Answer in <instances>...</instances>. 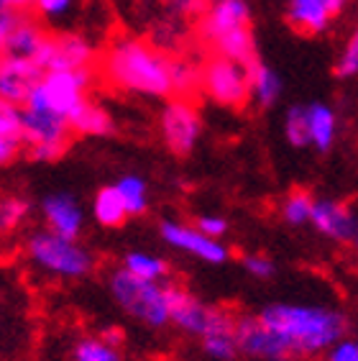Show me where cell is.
Instances as JSON below:
<instances>
[{
  "instance_id": "e575fe53",
  "label": "cell",
  "mask_w": 358,
  "mask_h": 361,
  "mask_svg": "<svg viewBox=\"0 0 358 361\" xmlns=\"http://www.w3.org/2000/svg\"><path fill=\"white\" fill-rule=\"evenodd\" d=\"M243 267H246L248 274H254L259 279H268L276 271L274 262L268 257H261V254H248V257H243Z\"/></svg>"
},
{
  "instance_id": "836d02e7",
  "label": "cell",
  "mask_w": 358,
  "mask_h": 361,
  "mask_svg": "<svg viewBox=\"0 0 358 361\" xmlns=\"http://www.w3.org/2000/svg\"><path fill=\"white\" fill-rule=\"evenodd\" d=\"M195 228L202 231L205 236L218 238V241H221V238L228 233V221L221 216H197L195 218Z\"/></svg>"
},
{
  "instance_id": "f35d334b",
  "label": "cell",
  "mask_w": 358,
  "mask_h": 361,
  "mask_svg": "<svg viewBox=\"0 0 358 361\" xmlns=\"http://www.w3.org/2000/svg\"><path fill=\"white\" fill-rule=\"evenodd\" d=\"M21 141L16 139H6V136H0V167H8L11 161L18 157V152H21Z\"/></svg>"
},
{
  "instance_id": "484cf974",
  "label": "cell",
  "mask_w": 358,
  "mask_h": 361,
  "mask_svg": "<svg viewBox=\"0 0 358 361\" xmlns=\"http://www.w3.org/2000/svg\"><path fill=\"white\" fill-rule=\"evenodd\" d=\"M197 90H202V70L190 59H172V95L179 100H190Z\"/></svg>"
},
{
  "instance_id": "52a82bcc",
  "label": "cell",
  "mask_w": 358,
  "mask_h": 361,
  "mask_svg": "<svg viewBox=\"0 0 358 361\" xmlns=\"http://www.w3.org/2000/svg\"><path fill=\"white\" fill-rule=\"evenodd\" d=\"M92 70H72V72H47L39 87L34 90L26 105H39L59 116H72L80 105L87 100Z\"/></svg>"
},
{
  "instance_id": "f546056e",
  "label": "cell",
  "mask_w": 358,
  "mask_h": 361,
  "mask_svg": "<svg viewBox=\"0 0 358 361\" xmlns=\"http://www.w3.org/2000/svg\"><path fill=\"white\" fill-rule=\"evenodd\" d=\"M312 208H315V197L307 190H292L282 202V218L290 226H302L312 221Z\"/></svg>"
},
{
  "instance_id": "ba28073f",
  "label": "cell",
  "mask_w": 358,
  "mask_h": 361,
  "mask_svg": "<svg viewBox=\"0 0 358 361\" xmlns=\"http://www.w3.org/2000/svg\"><path fill=\"white\" fill-rule=\"evenodd\" d=\"M159 128H161V139H164L166 149L177 157H187L192 152L202 133V121L200 113L190 100H169L161 111L159 118Z\"/></svg>"
},
{
  "instance_id": "9c48e42d",
  "label": "cell",
  "mask_w": 358,
  "mask_h": 361,
  "mask_svg": "<svg viewBox=\"0 0 358 361\" xmlns=\"http://www.w3.org/2000/svg\"><path fill=\"white\" fill-rule=\"evenodd\" d=\"M95 51L90 42L80 34H49L42 51L34 62L44 72H72V70H92Z\"/></svg>"
},
{
  "instance_id": "8d00e7d4",
  "label": "cell",
  "mask_w": 358,
  "mask_h": 361,
  "mask_svg": "<svg viewBox=\"0 0 358 361\" xmlns=\"http://www.w3.org/2000/svg\"><path fill=\"white\" fill-rule=\"evenodd\" d=\"M18 16L21 13H13V11H8V8L0 6V59H3L8 51V39H11V31H13Z\"/></svg>"
},
{
  "instance_id": "d6a6232c",
  "label": "cell",
  "mask_w": 358,
  "mask_h": 361,
  "mask_svg": "<svg viewBox=\"0 0 358 361\" xmlns=\"http://www.w3.org/2000/svg\"><path fill=\"white\" fill-rule=\"evenodd\" d=\"M335 75L340 77V80L358 75V26L353 28L351 39H348V44H345V49H343V54H340V59H338Z\"/></svg>"
},
{
  "instance_id": "30bf717a",
  "label": "cell",
  "mask_w": 358,
  "mask_h": 361,
  "mask_svg": "<svg viewBox=\"0 0 358 361\" xmlns=\"http://www.w3.org/2000/svg\"><path fill=\"white\" fill-rule=\"evenodd\" d=\"M44 75L47 72L34 59L6 54L0 59V97L23 108L31 100L39 82L44 80Z\"/></svg>"
},
{
  "instance_id": "603a6c76",
  "label": "cell",
  "mask_w": 358,
  "mask_h": 361,
  "mask_svg": "<svg viewBox=\"0 0 358 361\" xmlns=\"http://www.w3.org/2000/svg\"><path fill=\"white\" fill-rule=\"evenodd\" d=\"M307 116H310V133L312 146L317 152H328L335 139V113L323 103L307 105Z\"/></svg>"
},
{
  "instance_id": "e0dca14e",
  "label": "cell",
  "mask_w": 358,
  "mask_h": 361,
  "mask_svg": "<svg viewBox=\"0 0 358 361\" xmlns=\"http://www.w3.org/2000/svg\"><path fill=\"white\" fill-rule=\"evenodd\" d=\"M166 300H169V318L174 326L187 336H197L207 328V320L213 307H207L202 300H197L190 290L179 285H166Z\"/></svg>"
},
{
  "instance_id": "7402d4cb",
  "label": "cell",
  "mask_w": 358,
  "mask_h": 361,
  "mask_svg": "<svg viewBox=\"0 0 358 361\" xmlns=\"http://www.w3.org/2000/svg\"><path fill=\"white\" fill-rule=\"evenodd\" d=\"M213 47L221 56L233 59V62L243 64V67H248V70H251L254 64H259V59H256V44H254V34H251V26L235 28V31H230V34L221 36Z\"/></svg>"
},
{
  "instance_id": "8fae6325",
  "label": "cell",
  "mask_w": 358,
  "mask_h": 361,
  "mask_svg": "<svg viewBox=\"0 0 358 361\" xmlns=\"http://www.w3.org/2000/svg\"><path fill=\"white\" fill-rule=\"evenodd\" d=\"M159 233L169 246L192 254V257L202 259L207 264H226L230 251L226 249V243H221L218 238L205 236L202 231H197L195 226H185L177 221H164L159 226Z\"/></svg>"
},
{
  "instance_id": "f1b7e54d",
  "label": "cell",
  "mask_w": 358,
  "mask_h": 361,
  "mask_svg": "<svg viewBox=\"0 0 358 361\" xmlns=\"http://www.w3.org/2000/svg\"><path fill=\"white\" fill-rule=\"evenodd\" d=\"M72 359L75 361H125L121 348L105 343L100 336H82L72 346Z\"/></svg>"
},
{
  "instance_id": "4316f807",
  "label": "cell",
  "mask_w": 358,
  "mask_h": 361,
  "mask_svg": "<svg viewBox=\"0 0 358 361\" xmlns=\"http://www.w3.org/2000/svg\"><path fill=\"white\" fill-rule=\"evenodd\" d=\"M31 216V202L23 195H0V236L13 233Z\"/></svg>"
},
{
  "instance_id": "74e56055",
  "label": "cell",
  "mask_w": 358,
  "mask_h": 361,
  "mask_svg": "<svg viewBox=\"0 0 358 361\" xmlns=\"http://www.w3.org/2000/svg\"><path fill=\"white\" fill-rule=\"evenodd\" d=\"M72 3H75V0H39L36 11H39L44 18H59V16H64L69 8H72Z\"/></svg>"
},
{
  "instance_id": "ab89813d",
  "label": "cell",
  "mask_w": 358,
  "mask_h": 361,
  "mask_svg": "<svg viewBox=\"0 0 358 361\" xmlns=\"http://www.w3.org/2000/svg\"><path fill=\"white\" fill-rule=\"evenodd\" d=\"M0 6L13 11V13H28V11H34L39 6V0H0Z\"/></svg>"
},
{
  "instance_id": "5b68a950",
  "label": "cell",
  "mask_w": 358,
  "mask_h": 361,
  "mask_svg": "<svg viewBox=\"0 0 358 361\" xmlns=\"http://www.w3.org/2000/svg\"><path fill=\"white\" fill-rule=\"evenodd\" d=\"M72 126L67 116L39 108V105H23L21 108V141L28 157L39 164L56 161L67 152L72 139Z\"/></svg>"
},
{
  "instance_id": "d4e9b609",
  "label": "cell",
  "mask_w": 358,
  "mask_h": 361,
  "mask_svg": "<svg viewBox=\"0 0 358 361\" xmlns=\"http://www.w3.org/2000/svg\"><path fill=\"white\" fill-rule=\"evenodd\" d=\"M251 90H254L259 105L268 108V105H274L279 100V95H282V80H279V75L271 67L259 62L251 67Z\"/></svg>"
},
{
  "instance_id": "d590c367",
  "label": "cell",
  "mask_w": 358,
  "mask_h": 361,
  "mask_svg": "<svg viewBox=\"0 0 358 361\" xmlns=\"http://www.w3.org/2000/svg\"><path fill=\"white\" fill-rule=\"evenodd\" d=\"M328 361H358V338H340L328 351Z\"/></svg>"
},
{
  "instance_id": "d6986e66",
  "label": "cell",
  "mask_w": 358,
  "mask_h": 361,
  "mask_svg": "<svg viewBox=\"0 0 358 361\" xmlns=\"http://www.w3.org/2000/svg\"><path fill=\"white\" fill-rule=\"evenodd\" d=\"M47 31L42 28V23L31 18L28 13L18 16L11 39H8V51L11 56H26V59H36V54L42 51L44 42H47Z\"/></svg>"
},
{
  "instance_id": "2e32d148",
  "label": "cell",
  "mask_w": 358,
  "mask_h": 361,
  "mask_svg": "<svg viewBox=\"0 0 358 361\" xmlns=\"http://www.w3.org/2000/svg\"><path fill=\"white\" fill-rule=\"evenodd\" d=\"M243 26H251V8H248L246 0H215L202 13L200 34L213 47L221 36Z\"/></svg>"
},
{
  "instance_id": "ac0fdd59",
  "label": "cell",
  "mask_w": 358,
  "mask_h": 361,
  "mask_svg": "<svg viewBox=\"0 0 358 361\" xmlns=\"http://www.w3.org/2000/svg\"><path fill=\"white\" fill-rule=\"evenodd\" d=\"M310 223H315V228L333 241H353L356 238V218L343 202L315 200Z\"/></svg>"
},
{
  "instance_id": "4fadbf2b",
  "label": "cell",
  "mask_w": 358,
  "mask_h": 361,
  "mask_svg": "<svg viewBox=\"0 0 358 361\" xmlns=\"http://www.w3.org/2000/svg\"><path fill=\"white\" fill-rule=\"evenodd\" d=\"M348 0H290L287 23L300 36H317L328 31L331 23L343 13Z\"/></svg>"
},
{
  "instance_id": "cb8c5ba5",
  "label": "cell",
  "mask_w": 358,
  "mask_h": 361,
  "mask_svg": "<svg viewBox=\"0 0 358 361\" xmlns=\"http://www.w3.org/2000/svg\"><path fill=\"white\" fill-rule=\"evenodd\" d=\"M123 267L138 279L146 282H164L169 277V264L161 257L146 254V251H128L123 257Z\"/></svg>"
},
{
  "instance_id": "277c9868",
  "label": "cell",
  "mask_w": 358,
  "mask_h": 361,
  "mask_svg": "<svg viewBox=\"0 0 358 361\" xmlns=\"http://www.w3.org/2000/svg\"><path fill=\"white\" fill-rule=\"evenodd\" d=\"M108 290L121 310L136 318L149 328H164L172 323L169 318V300L166 285L161 282H146L125 269L123 264L108 271Z\"/></svg>"
},
{
  "instance_id": "b9f144b4",
  "label": "cell",
  "mask_w": 358,
  "mask_h": 361,
  "mask_svg": "<svg viewBox=\"0 0 358 361\" xmlns=\"http://www.w3.org/2000/svg\"><path fill=\"white\" fill-rule=\"evenodd\" d=\"M356 243H358V238H356Z\"/></svg>"
},
{
  "instance_id": "ffe728a7",
  "label": "cell",
  "mask_w": 358,
  "mask_h": 361,
  "mask_svg": "<svg viewBox=\"0 0 358 361\" xmlns=\"http://www.w3.org/2000/svg\"><path fill=\"white\" fill-rule=\"evenodd\" d=\"M69 126L75 133L82 136H111L116 131V121L103 105H95L92 100H85L72 116H69Z\"/></svg>"
},
{
  "instance_id": "83f0119b",
  "label": "cell",
  "mask_w": 358,
  "mask_h": 361,
  "mask_svg": "<svg viewBox=\"0 0 358 361\" xmlns=\"http://www.w3.org/2000/svg\"><path fill=\"white\" fill-rule=\"evenodd\" d=\"M118 192L123 197L125 208H128V216H144L146 208H149V188H146V180L138 177V174H123L121 180L116 182Z\"/></svg>"
},
{
  "instance_id": "44dd1931",
  "label": "cell",
  "mask_w": 358,
  "mask_h": 361,
  "mask_svg": "<svg viewBox=\"0 0 358 361\" xmlns=\"http://www.w3.org/2000/svg\"><path fill=\"white\" fill-rule=\"evenodd\" d=\"M92 218H95L103 228H121V226L131 218L116 185L100 188L95 192V197H92Z\"/></svg>"
},
{
  "instance_id": "7a4b0ae2",
  "label": "cell",
  "mask_w": 358,
  "mask_h": 361,
  "mask_svg": "<svg viewBox=\"0 0 358 361\" xmlns=\"http://www.w3.org/2000/svg\"><path fill=\"white\" fill-rule=\"evenodd\" d=\"M259 318L284 341L295 359L331 351L348 334V320L343 315L317 305H268Z\"/></svg>"
},
{
  "instance_id": "4dcf8cb0",
  "label": "cell",
  "mask_w": 358,
  "mask_h": 361,
  "mask_svg": "<svg viewBox=\"0 0 358 361\" xmlns=\"http://www.w3.org/2000/svg\"><path fill=\"white\" fill-rule=\"evenodd\" d=\"M284 133H287V141H290L295 149H304V146L312 144L310 116H307V108H302V105H295V108H290V111H287Z\"/></svg>"
},
{
  "instance_id": "1f68e13d",
  "label": "cell",
  "mask_w": 358,
  "mask_h": 361,
  "mask_svg": "<svg viewBox=\"0 0 358 361\" xmlns=\"http://www.w3.org/2000/svg\"><path fill=\"white\" fill-rule=\"evenodd\" d=\"M0 136L21 141V108L3 97H0Z\"/></svg>"
},
{
  "instance_id": "5bb4252c",
  "label": "cell",
  "mask_w": 358,
  "mask_h": 361,
  "mask_svg": "<svg viewBox=\"0 0 358 361\" xmlns=\"http://www.w3.org/2000/svg\"><path fill=\"white\" fill-rule=\"evenodd\" d=\"M202 351L215 361H233L241 354L238 348V315L228 307H213L207 328L200 336Z\"/></svg>"
},
{
  "instance_id": "9a60e30c",
  "label": "cell",
  "mask_w": 358,
  "mask_h": 361,
  "mask_svg": "<svg viewBox=\"0 0 358 361\" xmlns=\"http://www.w3.org/2000/svg\"><path fill=\"white\" fill-rule=\"evenodd\" d=\"M42 218L49 231L64 238H80L85 231V210L72 192H51L42 200Z\"/></svg>"
},
{
  "instance_id": "8992f818",
  "label": "cell",
  "mask_w": 358,
  "mask_h": 361,
  "mask_svg": "<svg viewBox=\"0 0 358 361\" xmlns=\"http://www.w3.org/2000/svg\"><path fill=\"white\" fill-rule=\"evenodd\" d=\"M202 90L223 108L241 111L254 95V90H251V70L233 62V59L215 54L202 67Z\"/></svg>"
},
{
  "instance_id": "3957f363",
  "label": "cell",
  "mask_w": 358,
  "mask_h": 361,
  "mask_svg": "<svg viewBox=\"0 0 358 361\" xmlns=\"http://www.w3.org/2000/svg\"><path fill=\"white\" fill-rule=\"evenodd\" d=\"M26 257L39 271L54 279H82L95 271V254L80 238H64L49 228H36L26 238Z\"/></svg>"
},
{
  "instance_id": "6da1fadb",
  "label": "cell",
  "mask_w": 358,
  "mask_h": 361,
  "mask_svg": "<svg viewBox=\"0 0 358 361\" xmlns=\"http://www.w3.org/2000/svg\"><path fill=\"white\" fill-rule=\"evenodd\" d=\"M172 59L144 39L123 36L105 51L103 72L118 90L166 97L172 95Z\"/></svg>"
},
{
  "instance_id": "7c38bea8",
  "label": "cell",
  "mask_w": 358,
  "mask_h": 361,
  "mask_svg": "<svg viewBox=\"0 0 358 361\" xmlns=\"http://www.w3.org/2000/svg\"><path fill=\"white\" fill-rule=\"evenodd\" d=\"M238 348L241 354L261 361H292V351L284 341L271 334L259 315H238Z\"/></svg>"
},
{
  "instance_id": "60d3db41",
  "label": "cell",
  "mask_w": 358,
  "mask_h": 361,
  "mask_svg": "<svg viewBox=\"0 0 358 361\" xmlns=\"http://www.w3.org/2000/svg\"><path fill=\"white\" fill-rule=\"evenodd\" d=\"M100 338H103L105 343H111V346H121L123 338H125V334L118 326H105L103 331H100Z\"/></svg>"
}]
</instances>
